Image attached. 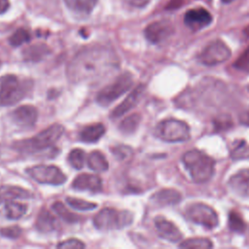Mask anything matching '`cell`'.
I'll list each match as a JSON object with an SVG mask.
<instances>
[{
	"instance_id": "cell-1",
	"label": "cell",
	"mask_w": 249,
	"mask_h": 249,
	"mask_svg": "<svg viewBox=\"0 0 249 249\" xmlns=\"http://www.w3.org/2000/svg\"><path fill=\"white\" fill-rule=\"evenodd\" d=\"M117 53L106 46L87 47L78 52L66 68L68 79L75 84L97 82L119 68Z\"/></svg>"
},
{
	"instance_id": "cell-2",
	"label": "cell",
	"mask_w": 249,
	"mask_h": 249,
	"mask_svg": "<svg viewBox=\"0 0 249 249\" xmlns=\"http://www.w3.org/2000/svg\"><path fill=\"white\" fill-rule=\"evenodd\" d=\"M64 126L60 124H53L40 131L35 136L17 141L13 148L22 154H35L53 148L64 133Z\"/></svg>"
},
{
	"instance_id": "cell-3",
	"label": "cell",
	"mask_w": 249,
	"mask_h": 249,
	"mask_svg": "<svg viewBox=\"0 0 249 249\" xmlns=\"http://www.w3.org/2000/svg\"><path fill=\"white\" fill-rule=\"evenodd\" d=\"M182 160L196 183H205L214 174L215 160L199 150L188 151L184 154Z\"/></svg>"
},
{
	"instance_id": "cell-4",
	"label": "cell",
	"mask_w": 249,
	"mask_h": 249,
	"mask_svg": "<svg viewBox=\"0 0 249 249\" xmlns=\"http://www.w3.org/2000/svg\"><path fill=\"white\" fill-rule=\"evenodd\" d=\"M32 82L20 81L15 75H5L0 80V106H12L24 98Z\"/></svg>"
},
{
	"instance_id": "cell-5",
	"label": "cell",
	"mask_w": 249,
	"mask_h": 249,
	"mask_svg": "<svg viewBox=\"0 0 249 249\" xmlns=\"http://www.w3.org/2000/svg\"><path fill=\"white\" fill-rule=\"evenodd\" d=\"M133 222V214L128 210H117L111 207L101 209L93 218V225L100 231L121 230Z\"/></svg>"
},
{
	"instance_id": "cell-6",
	"label": "cell",
	"mask_w": 249,
	"mask_h": 249,
	"mask_svg": "<svg viewBox=\"0 0 249 249\" xmlns=\"http://www.w3.org/2000/svg\"><path fill=\"white\" fill-rule=\"evenodd\" d=\"M155 135L165 142H184L190 134L188 124L176 119H166L160 122L155 128Z\"/></svg>"
},
{
	"instance_id": "cell-7",
	"label": "cell",
	"mask_w": 249,
	"mask_h": 249,
	"mask_svg": "<svg viewBox=\"0 0 249 249\" xmlns=\"http://www.w3.org/2000/svg\"><path fill=\"white\" fill-rule=\"evenodd\" d=\"M133 84V76L130 72H124L116 80L100 89L95 97L96 102L103 107L109 106L113 101L125 93Z\"/></svg>"
},
{
	"instance_id": "cell-8",
	"label": "cell",
	"mask_w": 249,
	"mask_h": 249,
	"mask_svg": "<svg viewBox=\"0 0 249 249\" xmlns=\"http://www.w3.org/2000/svg\"><path fill=\"white\" fill-rule=\"evenodd\" d=\"M186 215L192 222L201 225L208 230L215 229L219 224V219L216 211L209 205L196 202L186 207Z\"/></svg>"
},
{
	"instance_id": "cell-9",
	"label": "cell",
	"mask_w": 249,
	"mask_h": 249,
	"mask_svg": "<svg viewBox=\"0 0 249 249\" xmlns=\"http://www.w3.org/2000/svg\"><path fill=\"white\" fill-rule=\"evenodd\" d=\"M27 174L36 182L40 184H47L52 186H59L65 183L66 175L54 165L39 164L26 169Z\"/></svg>"
},
{
	"instance_id": "cell-10",
	"label": "cell",
	"mask_w": 249,
	"mask_h": 249,
	"mask_svg": "<svg viewBox=\"0 0 249 249\" xmlns=\"http://www.w3.org/2000/svg\"><path fill=\"white\" fill-rule=\"evenodd\" d=\"M231 53L230 48L223 41L215 40L203 49L198 58L202 64L214 66L228 60Z\"/></svg>"
},
{
	"instance_id": "cell-11",
	"label": "cell",
	"mask_w": 249,
	"mask_h": 249,
	"mask_svg": "<svg viewBox=\"0 0 249 249\" xmlns=\"http://www.w3.org/2000/svg\"><path fill=\"white\" fill-rule=\"evenodd\" d=\"M174 32L172 23L162 19L150 23L144 30L146 39L152 44H160L169 38Z\"/></svg>"
},
{
	"instance_id": "cell-12",
	"label": "cell",
	"mask_w": 249,
	"mask_h": 249,
	"mask_svg": "<svg viewBox=\"0 0 249 249\" xmlns=\"http://www.w3.org/2000/svg\"><path fill=\"white\" fill-rule=\"evenodd\" d=\"M14 124L18 126L27 129L34 126L38 119V110L32 105H21L11 113Z\"/></svg>"
},
{
	"instance_id": "cell-13",
	"label": "cell",
	"mask_w": 249,
	"mask_h": 249,
	"mask_svg": "<svg viewBox=\"0 0 249 249\" xmlns=\"http://www.w3.org/2000/svg\"><path fill=\"white\" fill-rule=\"evenodd\" d=\"M212 22L211 14L204 8H195L186 12L184 23L193 31L200 30Z\"/></svg>"
},
{
	"instance_id": "cell-14",
	"label": "cell",
	"mask_w": 249,
	"mask_h": 249,
	"mask_svg": "<svg viewBox=\"0 0 249 249\" xmlns=\"http://www.w3.org/2000/svg\"><path fill=\"white\" fill-rule=\"evenodd\" d=\"M144 90H145V86L142 84L134 88L129 92V94L124 99V101L120 103L117 107H115V109L111 113V118L118 119L120 117H123L125 113H127L133 107H135L138 104L141 96L143 95Z\"/></svg>"
},
{
	"instance_id": "cell-15",
	"label": "cell",
	"mask_w": 249,
	"mask_h": 249,
	"mask_svg": "<svg viewBox=\"0 0 249 249\" xmlns=\"http://www.w3.org/2000/svg\"><path fill=\"white\" fill-rule=\"evenodd\" d=\"M155 226L159 235L167 241L178 242L183 237L180 230L172 222L163 217H157L155 219Z\"/></svg>"
},
{
	"instance_id": "cell-16",
	"label": "cell",
	"mask_w": 249,
	"mask_h": 249,
	"mask_svg": "<svg viewBox=\"0 0 249 249\" xmlns=\"http://www.w3.org/2000/svg\"><path fill=\"white\" fill-rule=\"evenodd\" d=\"M72 188L78 191H89L97 193L102 190V180L95 174L82 173L72 182Z\"/></svg>"
},
{
	"instance_id": "cell-17",
	"label": "cell",
	"mask_w": 249,
	"mask_h": 249,
	"mask_svg": "<svg viewBox=\"0 0 249 249\" xmlns=\"http://www.w3.org/2000/svg\"><path fill=\"white\" fill-rule=\"evenodd\" d=\"M229 185L236 195L249 196V168L241 169L231 176Z\"/></svg>"
},
{
	"instance_id": "cell-18",
	"label": "cell",
	"mask_w": 249,
	"mask_h": 249,
	"mask_svg": "<svg viewBox=\"0 0 249 249\" xmlns=\"http://www.w3.org/2000/svg\"><path fill=\"white\" fill-rule=\"evenodd\" d=\"M33 196V193L18 186H0V204L13 199H27Z\"/></svg>"
},
{
	"instance_id": "cell-19",
	"label": "cell",
	"mask_w": 249,
	"mask_h": 249,
	"mask_svg": "<svg viewBox=\"0 0 249 249\" xmlns=\"http://www.w3.org/2000/svg\"><path fill=\"white\" fill-rule=\"evenodd\" d=\"M58 221L54 216L51 214L47 209H42L37 216L35 227L36 229L43 233H50L58 229Z\"/></svg>"
},
{
	"instance_id": "cell-20",
	"label": "cell",
	"mask_w": 249,
	"mask_h": 249,
	"mask_svg": "<svg viewBox=\"0 0 249 249\" xmlns=\"http://www.w3.org/2000/svg\"><path fill=\"white\" fill-rule=\"evenodd\" d=\"M181 198L182 196L178 191L174 189H162L155 193L152 196L151 200L160 206H167L178 203Z\"/></svg>"
},
{
	"instance_id": "cell-21",
	"label": "cell",
	"mask_w": 249,
	"mask_h": 249,
	"mask_svg": "<svg viewBox=\"0 0 249 249\" xmlns=\"http://www.w3.org/2000/svg\"><path fill=\"white\" fill-rule=\"evenodd\" d=\"M105 133V126L98 123L84 126L79 132V138L85 143H95Z\"/></svg>"
},
{
	"instance_id": "cell-22",
	"label": "cell",
	"mask_w": 249,
	"mask_h": 249,
	"mask_svg": "<svg viewBox=\"0 0 249 249\" xmlns=\"http://www.w3.org/2000/svg\"><path fill=\"white\" fill-rule=\"evenodd\" d=\"M50 53L51 50L47 45L35 44L24 49L22 52V56L27 62H38L43 60Z\"/></svg>"
},
{
	"instance_id": "cell-23",
	"label": "cell",
	"mask_w": 249,
	"mask_h": 249,
	"mask_svg": "<svg viewBox=\"0 0 249 249\" xmlns=\"http://www.w3.org/2000/svg\"><path fill=\"white\" fill-rule=\"evenodd\" d=\"M65 5L69 10L80 15H89L98 0H64Z\"/></svg>"
},
{
	"instance_id": "cell-24",
	"label": "cell",
	"mask_w": 249,
	"mask_h": 249,
	"mask_svg": "<svg viewBox=\"0 0 249 249\" xmlns=\"http://www.w3.org/2000/svg\"><path fill=\"white\" fill-rule=\"evenodd\" d=\"M88 165L95 172H104L109 168L108 160L100 151H93L89 155Z\"/></svg>"
},
{
	"instance_id": "cell-25",
	"label": "cell",
	"mask_w": 249,
	"mask_h": 249,
	"mask_svg": "<svg viewBox=\"0 0 249 249\" xmlns=\"http://www.w3.org/2000/svg\"><path fill=\"white\" fill-rule=\"evenodd\" d=\"M27 205L25 203L9 200L5 204V216L10 220H18L25 215Z\"/></svg>"
},
{
	"instance_id": "cell-26",
	"label": "cell",
	"mask_w": 249,
	"mask_h": 249,
	"mask_svg": "<svg viewBox=\"0 0 249 249\" xmlns=\"http://www.w3.org/2000/svg\"><path fill=\"white\" fill-rule=\"evenodd\" d=\"M52 209L59 218H61L63 221H65L67 223L73 224V223H77L81 220V217L79 215L69 211L66 208V206L60 201H55L52 205Z\"/></svg>"
},
{
	"instance_id": "cell-27",
	"label": "cell",
	"mask_w": 249,
	"mask_h": 249,
	"mask_svg": "<svg viewBox=\"0 0 249 249\" xmlns=\"http://www.w3.org/2000/svg\"><path fill=\"white\" fill-rule=\"evenodd\" d=\"M140 122H141L140 114L138 113L131 114L121 122L119 125V129L124 134H131L138 128Z\"/></svg>"
},
{
	"instance_id": "cell-28",
	"label": "cell",
	"mask_w": 249,
	"mask_h": 249,
	"mask_svg": "<svg viewBox=\"0 0 249 249\" xmlns=\"http://www.w3.org/2000/svg\"><path fill=\"white\" fill-rule=\"evenodd\" d=\"M179 247L186 249H209L213 247V243L210 239L205 237H193L182 241Z\"/></svg>"
},
{
	"instance_id": "cell-29",
	"label": "cell",
	"mask_w": 249,
	"mask_h": 249,
	"mask_svg": "<svg viewBox=\"0 0 249 249\" xmlns=\"http://www.w3.org/2000/svg\"><path fill=\"white\" fill-rule=\"evenodd\" d=\"M229 228L231 231L238 233H242L246 230V224L241 215L232 210L229 214Z\"/></svg>"
},
{
	"instance_id": "cell-30",
	"label": "cell",
	"mask_w": 249,
	"mask_h": 249,
	"mask_svg": "<svg viewBox=\"0 0 249 249\" xmlns=\"http://www.w3.org/2000/svg\"><path fill=\"white\" fill-rule=\"evenodd\" d=\"M66 202L67 204L72 207L73 209L76 210H81V211H88V210H92L97 207V204L91 201H88L85 199L81 198H76V197H66Z\"/></svg>"
},
{
	"instance_id": "cell-31",
	"label": "cell",
	"mask_w": 249,
	"mask_h": 249,
	"mask_svg": "<svg viewBox=\"0 0 249 249\" xmlns=\"http://www.w3.org/2000/svg\"><path fill=\"white\" fill-rule=\"evenodd\" d=\"M29 40H30V33L28 32V30H26L25 28H18L9 38V43L13 47H18L24 43H27Z\"/></svg>"
},
{
	"instance_id": "cell-32",
	"label": "cell",
	"mask_w": 249,
	"mask_h": 249,
	"mask_svg": "<svg viewBox=\"0 0 249 249\" xmlns=\"http://www.w3.org/2000/svg\"><path fill=\"white\" fill-rule=\"evenodd\" d=\"M86 154L83 150L77 148L73 149L68 155V161L75 169H81L84 166Z\"/></svg>"
},
{
	"instance_id": "cell-33",
	"label": "cell",
	"mask_w": 249,
	"mask_h": 249,
	"mask_svg": "<svg viewBox=\"0 0 249 249\" xmlns=\"http://www.w3.org/2000/svg\"><path fill=\"white\" fill-rule=\"evenodd\" d=\"M232 120L228 114H220L213 120V125L216 131L228 130L232 126Z\"/></svg>"
},
{
	"instance_id": "cell-34",
	"label": "cell",
	"mask_w": 249,
	"mask_h": 249,
	"mask_svg": "<svg viewBox=\"0 0 249 249\" xmlns=\"http://www.w3.org/2000/svg\"><path fill=\"white\" fill-rule=\"evenodd\" d=\"M231 156L233 160L249 158V144H247L244 140H239L231 149Z\"/></svg>"
},
{
	"instance_id": "cell-35",
	"label": "cell",
	"mask_w": 249,
	"mask_h": 249,
	"mask_svg": "<svg viewBox=\"0 0 249 249\" xmlns=\"http://www.w3.org/2000/svg\"><path fill=\"white\" fill-rule=\"evenodd\" d=\"M111 152L115 156V158L120 161L129 159L133 154L132 148L127 145H124V144H119V145L112 147Z\"/></svg>"
},
{
	"instance_id": "cell-36",
	"label": "cell",
	"mask_w": 249,
	"mask_h": 249,
	"mask_svg": "<svg viewBox=\"0 0 249 249\" xmlns=\"http://www.w3.org/2000/svg\"><path fill=\"white\" fill-rule=\"evenodd\" d=\"M0 234L6 238L16 239L21 234V229L18 226H11L0 229Z\"/></svg>"
},
{
	"instance_id": "cell-37",
	"label": "cell",
	"mask_w": 249,
	"mask_h": 249,
	"mask_svg": "<svg viewBox=\"0 0 249 249\" xmlns=\"http://www.w3.org/2000/svg\"><path fill=\"white\" fill-rule=\"evenodd\" d=\"M233 66L239 70L249 71V47L243 52V53L235 60Z\"/></svg>"
},
{
	"instance_id": "cell-38",
	"label": "cell",
	"mask_w": 249,
	"mask_h": 249,
	"mask_svg": "<svg viewBox=\"0 0 249 249\" xmlns=\"http://www.w3.org/2000/svg\"><path fill=\"white\" fill-rule=\"evenodd\" d=\"M57 248H62V249H67V248H85L86 245L83 241L77 239V238H69L66 240H63L59 242L56 245Z\"/></svg>"
},
{
	"instance_id": "cell-39",
	"label": "cell",
	"mask_w": 249,
	"mask_h": 249,
	"mask_svg": "<svg viewBox=\"0 0 249 249\" xmlns=\"http://www.w3.org/2000/svg\"><path fill=\"white\" fill-rule=\"evenodd\" d=\"M238 121L241 124L249 126V107L243 109L238 115Z\"/></svg>"
},
{
	"instance_id": "cell-40",
	"label": "cell",
	"mask_w": 249,
	"mask_h": 249,
	"mask_svg": "<svg viewBox=\"0 0 249 249\" xmlns=\"http://www.w3.org/2000/svg\"><path fill=\"white\" fill-rule=\"evenodd\" d=\"M129 5L137 7V8H141L146 6L151 0H125Z\"/></svg>"
},
{
	"instance_id": "cell-41",
	"label": "cell",
	"mask_w": 249,
	"mask_h": 249,
	"mask_svg": "<svg viewBox=\"0 0 249 249\" xmlns=\"http://www.w3.org/2000/svg\"><path fill=\"white\" fill-rule=\"evenodd\" d=\"M10 8L9 0H0V15L6 13Z\"/></svg>"
},
{
	"instance_id": "cell-42",
	"label": "cell",
	"mask_w": 249,
	"mask_h": 249,
	"mask_svg": "<svg viewBox=\"0 0 249 249\" xmlns=\"http://www.w3.org/2000/svg\"><path fill=\"white\" fill-rule=\"evenodd\" d=\"M222 1V3H224V4H229V3H231L232 1H235V0H221Z\"/></svg>"
},
{
	"instance_id": "cell-43",
	"label": "cell",
	"mask_w": 249,
	"mask_h": 249,
	"mask_svg": "<svg viewBox=\"0 0 249 249\" xmlns=\"http://www.w3.org/2000/svg\"><path fill=\"white\" fill-rule=\"evenodd\" d=\"M208 1H210V0H208Z\"/></svg>"
}]
</instances>
